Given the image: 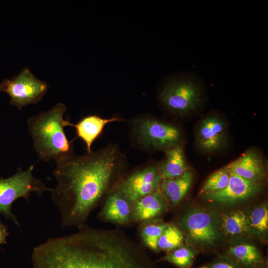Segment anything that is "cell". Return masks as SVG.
Here are the masks:
<instances>
[{
  "label": "cell",
  "mask_w": 268,
  "mask_h": 268,
  "mask_svg": "<svg viewBox=\"0 0 268 268\" xmlns=\"http://www.w3.org/2000/svg\"><path fill=\"white\" fill-rule=\"evenodd\" d=\"M56 186L51 200L62 227L85 224L101 199L115 188L128 168L126 154L110 143L82 155L74 153L56 161Z\"/></svg>",
  "instance_id": "obj_1"
},
{
  "label": "cell",
  "mask_w": 268,
  "mask_h": 268,
  "mask_svg": "<svg viewBox=\"0 0 268 268\" xmlns=\"http://www.w3.org/2000/svg\"><path fill=\"white\" fill-rule=\"evenodd\" d=\"M50 238L32 251V268H155L146 254L121 231L84 225Z\"/></svg>",
  "instance_id": "obj_2"
},
{
  "label": "cell",
  "mask_w": 268,
  "mask_h": 268,
  "mask_svg": "<svg viewBox=\"0 0 268 268\" xmlns=\"http://www.w3.org/2000/svg\"><path fill=\"white\" fill-rule=\"evenodd\" d=\"M66 111L65 104L60 102L27 120L34 150L44 161H57L74 153L72 141L67 139L64 131L69 122L64 119Z\"/></svg>",
  "instance_id": "obj_3"
},
{
  "label": "cell",
  "mask_w": 268,
  "mask_h": 268,
  "mask_svg": "<svg viewBox=\"0 0 268 268\" xmlns=\"http://www.w3.org/2000/svg\"><path fill=\"white\" fill-rule=\"evenodd\" d=\"M207 99L205 82L198 73L183 71L168 78L160 89L158 101L168 114L178 118L200 112Z\"/></svg>",
  "instance_id": "obj_4"
},
{
  "label": "cell",
  "mask_w": 268,
  "mask_h": 268,
  "mask_svg": "<svg viewBox=\"0 0 268 268\" xmlns=\"http://www.w3.org/2000/svg\"><path fill=\"white\" fill-rule=\"evenodd\" d=\"M129 137L134 147L146 152H164L183 143L184 134L178 125L150 115H142L129 121Z\"/></svg>",
  "instance_id": "obj_5"
},
{
  "label": "cell",
  "mask_w": 268,
  "mask_h": 268,
  "mask_svg": "<svg viewBox=\"0 0 268 268\" xmlns=\"http://www.w3.org/2000/svg\"><path fill=\"white\" fill-rule=\"evenodd\" d=\"M34 167L32 165L25 170L19 167L12 176L0 178V214L12 220L18 227V221L11 211L12 203L20 198L29 202L31 193L41 196L45 191L52 190L33 176Z\"/></svg>",
  "instance_id": "obj_6"
},
{
  "label": "cell",
  "mask_w": 268,
  "mask_h": 268,
  "mask_svg": "<svg viewBox=\"0 0 268 268\" xmlns=\"http://www.w3.org/2000/svg\"><path fill=\"white\" fill-rule=\"evenodd\" d=\"M48 88L46 82L37 78L27 67H24L17 75L3 79L0 83V92L7 93L10 98V104L19 110L40 101Z\"/></svg>",
  "instance_id": "obj_7"
},
{
  "label": "cell",
  "mask_w": 268,
  "mask_h": 268,
  "mask_svg": "<svg viewBox=\"0 0 268 268\" xmlns=\"http://www.w3.org/2000/svg\"><path fill=\"white\" fill-rule=\"evenodd\" d=\"M222 113L212 111L203 117L195 130V143L203 153L212 154L222 151L229 142L228 126Z\"/></svg>",
  "instance_id": "obj_8"
},
{
  "label": "cell",
  "mask_w": 268,
  "mask_h": 268,
  "mask_svg": "<svg viewBox=\"0 0 268 268\" xmlns=\"http://www.w3.org/2000/svg\"><path fill=\"white\" fill-rule=\"evenodd\" d=\"M159 164L146 162L119 182L115 188L134 205L140 199L159 189L162 178L159 174Z\"/></svg>",
  "instance_id": "obj_9"
},
{
  "label": "cell",
  "mask_w": 268,
  "mask_h": 268,
  "mask_svg": "<svg viewBox=\"0 0 268 268\" xmlns=\"http://www.w3.org/2000/svg\"><path fill=\"white\" fill-rule=\"evenodd\" d=\"M179 224L185 232L186 240L191 244L205 246L213 244L218 231L214 217L202 210H193L184 215Z\"/></svg>",
  "instance_id": "obj_10"
},
{
  "label": "cell",
  "mask_w": 268,
  "mask_h": 268,
  "mask_svg": "<svg viewBox=\"0 0 268 268\" xmlns=\"http://www.w3.org/2000/svg\"><path fill=\"white\" fill-rule=\"evenodd\" d=\"M261 183L245 179L231 174L226 187L223 190L203 196L207 200L221 203H231L253 196L261 188Z\"/></svg>",
  "instance_id": "obj_11"
},
{
  "label": "cell",
  "mask_w": 268,
  "mask_h": 268,
  "mask_svg": "<svg viewBox=\"0 0 268 268\" xmlns=\"http://www.w3.org/2000/svg\"><path fill=\"white\" fill-rule=\"evenodd\" d=\"M134 204L115 188L106 196L99 216L119 224H126L133 219Z\"/></svg>",
  "instance_id": "obj_12"
},
{
  "label": "cell",
  "mask_w": 268,
  "mask_h": 268,
  "mask_svg": "<svg viewBox=\"0 0 268 268\" xmlns=\"http://www.w3.org/2000/svg\"><path fill=\"white\" fill-rule=\"evenodd\" d=\"M226 167L231 174L257 182L261 183L265 174L264 161L254 149L247 150Z\"/></svg>",
  "instance_id": "obj_13"
},
{
  "label": "cell",
  "mask_w": 268,
  "mask_h": 268,
  "mask_svg": "<svg viewBox=\"0 0 268 268\" xmlns=\"http://www.w3.org/2000/svg\"><path fill=\"white\" fill-rule=\"evenodd\" d=\"M124 121L117 117L105 119L91 115L83 117L75 124L69 122L67 126L75 128L76 138H80L84 142L87 153H90L92 151V144L101 135L105 125L114 122Z\"/></svg>",
  "instance_id": "obj_14"
},
{
  "label": "cell",
  "mask_w": 268,
  "mask_h": 268,
  "mask_svg": "<svg viewBox=\"0 0 268 268\" xmlns=\"http://www.w3.org/2000/svg\"><path fill=\"white\" fill-rule=\"evenodd\" d=\"M166 201L160 188L142 197L134 205L133 219L144 221L159 216L165 209Z\"/></svg>",
  "instance_id": "obj_15"
},
{
  "label": "cell",
  "mask_w": 268,
  "mask_h": 268,
  "mask_svg": "<svg viewBox=\"0 0 268 268\" xmlns=\"http://www.w3.org/2000/svg\"><path fill=\"white\" fill-rule=\"evenodd\" d=\"M165 158L159 164V174L162 179L174 178L189 169L185 157L184 144H179L164 151Z\"/></svg>",
  "instance_id": "obj_16"
},
{
  "label": "cell",
  "mask_w": 268,
  "mask_h": 268,
  "mask_svg": "<svg viewBox=\"0 0 268 268\" xmlns=\"http://www.w3.org/2000/svg\"><path fill=\"white\" fill-rule=\"evenodd\" d=\"M193 180V174L189 169L181 176L162 179L159 188L166 200L172 205L178 204L188 193Z\"/></svg>",
  "instance_id": "obj_17"
},
{
  "label": "cell",
  "mask_w": 268,
  "mask_h": 268,
  "mask_svg": "<svg viewBox=\"0 0 268 268\" xmlns=\"http://www.w3.org/2000/svg\"><path fill=\"white\" fill-rule=\"evenodd\" d=\"M230 255L245 267L254 268L263 262L261 254L254 245L243 244L230 248Z\"/></svg>",
  "instance_id": "obj_18"
},
{
  "label": "cell",
  "mask_w": 268,
  "mask_h": 268,
  "mask_svg": "<svg viewBox=\"0 0 268 268\" xmlns=\"http://www.w3.org/2000/svg\"><path fill=\"white\" fill-rule=\"evenodd\" d=\"M221 226L224 232L230 235L240 234L251 229L248 216L240 210L225 215L222 218Z\"/></svg>",
  "instance_id": "obj_19"
},
{
  "label": "cell",
  "mask_w": 268,
  "mask_h": 268,
  "mask_svg": "<svg viewBox=\"0 0 268 268\" xmlns=\"http://www.w3.org/2000/svg\"><path fill=\"white\" fill-rule=\"evenodd\" d=\"M183 241L184 236L180 229L174 224H168L159 238L158 250L169 252L180 247Z\"/></svg>",
  "instance_id": "obj_20"
},
{
  "label": "cell",
  "mask_w": 268,
  "mask_h": 268,
  "mask_svg": "<svg viewBox=\"0 0 268 268\" xmlns=\"http://www.w3.org/2000/svg\"><path fill=\"white\" fill-rule=\"evenodd\" d=\"M231 173L226 166L212 173L200 189L199 194L205 195L224 189L228 184Z\"/></svg>",
  "instance_id": "obj_21"
},
{
  "label": "cell",
  "mask_w": 268,
  "mask_h": 268,
  "mask_svg": "<svg viewBox=\"0 0 268 268\" xmlns=\"http://www.w3.org/2000/svg\"><path fill=\"white\" fill-rule=\"evenodd\" d=\"M196 253L189 247L180 246L168 252L164 260L180 268H189L195 260Z\"/></svg>",
  "instance_id": "obj_22"
},
{
  "label": "cell",
  "mask_w": 268,
  "mask_h": 268,
  "mask_svg": "<svg viewBox=\"0 0 268 268\" xmlns=\"http://www.w3.org/2000/svg\"><path fill=\"white\" fill-rule=\"evenodd\" d=\"M167 223H152L143 226L140 235L143 242L149 249L158 250L159 238L167 226Z\"/></svg>",
  "instance_id": "obj_23"
},
{
  "label": "cell",
  "mask_w": 268,
  "mask_h": 268,
  "mask_svg": "<svg viewBox=\"0 0 268 268\" xmlns=\"http://www.w3.org/2000/svg\"><path fill=\"white\" fill-rule=\"evenodd\" d=\"M251 229L264 233L268 228V209L266 204L255 207L248 216Z\"/></svg>",
  "instance_id": "obj_24"
},
{
  "label": "cell",
  "mask_w": 268,
  "mask_h": 268,
  "mask_svg": "<svg viewBox=\"0 0 268 268\" xmlns=\"http://www.w3.org/2000/svg\"><path fill=\"white\" fill-rule=\"evenodd\" d=\"M9 235L7 228L0 221V245L6 243V238Z\"/></svg>",
  "instance_id": "obj_25"
},
{
  "label": "cell",
  "mask_w": 268,
  "mask_h": 268,
  "mask_svg": "<svg viewBox=\"0 0 268 268\" xmlns=\"http://www.w3.org/2000/svg\"><path fill=\"white\" fill-rule=\"evenodd\" d=\"M211 268H236L232 265L223 262H217L213 264Z\"/></svg>",
  "instance_id": "obj_26"
},
{
  "label": "cell",
  "mask_w": 268,
  "mask_h": 268,
  "mask_svg": "<svg viewBox=\"0 0 268 268\" xmlns=\"http://www.w3.org/2000/svg\"><path fill=\"white\" fill-rule=\"evenodd\" d=\"M208 268L206 267H201V268Z\"/></svg>",
  "instance_id": "obj_27"
}]
</instances>
